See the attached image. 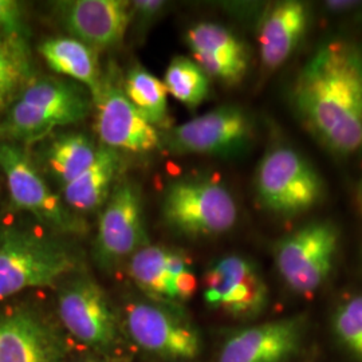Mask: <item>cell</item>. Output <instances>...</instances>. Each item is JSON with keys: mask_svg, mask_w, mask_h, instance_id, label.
Here are the masks:
<instances>
[{"mask_svg": "<svg viewBox=\"0 0 362 362\" xmlns=\"http://www.w3.org/2000/svg\"><path fill=\"white\" fill-rule=\"evenodd\" d=\"M151 245L144 221L143 200L132 181L118 182L103 207L93 255L103 270H113Z\"/></svg>", "mask_w": 362, "mask_h": 362, "instance_id": "cell-11", "label": "cell"}, {"mask_svg": "<svg viewBox=\"0 0 362 362\" xmlns=\"http://www.w3.org/2000/svg\"><path fill=\"white\" fill-rule=\"evenodd\" d=\"M311 10L303 1L270 4L258 25L259 57L264 71H275L293 57L310 26Z\"/></svg>", "mask_w": 362, "mask_h": 362, "instance_id": "cell-19", "label": "cell"}, {"mask_svg": "<svg viewBox=\"0 0 362 362\" xmlns=\"http://www.w3.org/2000/svg\"><path fill=\"white\" fill-rule=\"evenodd\" d=\"M167 8V3L161 0H136L130 1V13L132 21L130 25L134 22L136 27L140 30H145L152 26L157 21L158 16H161Z\"/></svg>", "mask_w": 362, "mask_h": 362, "instance_id": "cell-28", "label": "cell"}, {"mask_svg": "<svg viewBox=\"0 0 362 362\" xmlns=\"http://www.w3.org/2000/svg\"><path fill=\"white\" fill-rule=\"evenodd\" d=\"M39 52L54 73L74 79L90 93L91 98L103 83L97 52L71 37H54L40 43Z\"/></svg>", "mask_w": 362, "mask_h": 362, "instance_id": "cell-21", "label": "cell"}, {"mask_svg": "<svg viewBox=\"0 0 362 362\" xmlns=\"http://www.w3.org/2000/svg\"><path fill=\"white\" fill-rule=\"evenodd\" d=\"M203 297L209 309L238 320H251L267 309L270 294L258 266L242 255L215 260L203 276Z\"/></svg>", "mask_w": 362, "mask_h": 362, "instance_id": "cell-12", "label": "cell"}, {"mask_svg": "<svg viewBox=\"0 0 362 362\" xmlns=\"http://www.w3.org/2000/svg\"><path fill=\"white\" fill-rule=\"evenodd\" d=\"M168 94L180 104L196 109L209 95V77L192 58L177 55L169 62L163 79Z\"/></svg>", "mask_w": 362, "mask_h": 362, "instance_id": "cell-25", "label": "cell"}, {"mask_svg": "<svg viewBox=\"0 0 362 362\" xmlns=\"http://www.w3.org/2000/svg\"><path fill=\"white\" fill-rule=\"evenodd\" d=\"M133 282L151 299L180 305L194 297L199 281L189 257L165 246L148 245L128 260Z\"/></svg>", "mask_w": 362, "mask_h": 362, "instance_id": "cell-15", "label": "cell"}, {"mask_svg": "<svg viewBox=\"0 0 362 362\" xmlns=\"http://www.w3.org/2000/svg\"><path fill=\"white\" fill-rule=\"evenodd\" d=\"M194 61L209 78L227 86L240 83L248 71L250 52L233 30L214 22H200L187 33Z\"/></svg>", "mask_w": 362, "mask_h": 362, "instance_id": "cell-18", "label": "cell"}, {"mask_svg": "<svg viewBox=\"0 0 362 362\" xmlns=\"http://www.w3.org/2000/svg\"><path fill=\"white\" fill-rule=\"evenodd\" d=\"M62 329L34 306L0 310V362H67Z\"/></svg>", "mask_w": 362, "mask_h": 362, "instance_id": "cell-13", "label": "cell"}, {"mask_svg": "<svg viewBox=\"0 0 362 362\" xmlns=\"http://www.w3.org/2000/svg\"><path fill=\"white\" fill-rule=\"evenodd\" d=\"M161 214L169 230L185 238L219 236L238 221L233 194L206 176H185L168 184Z\"/></svg>", "mask_w": 362, "mask_h": 362, "instance_id": "cell-4", "label": "cell"}, {"mask_svg": "<svg viewBox=\"0 0 362 362\" xmlns=\"http://www.w3.org/2000/svg\"><path fill=\"white\" fill-rule=\"evenodd\" d=\"M119 168V152L101 145L90 167L62 188L66 206L76 214L94 212L104 207L113 191V182Z\"/></svg>", "mask_w": 362, "mask_h": 362, "instance_id": "cell-20", "label": "cell"}, {"mask_svg": "<svg viewBox=\"0 0 362 362\" xmlns=\"http://www.w3.org/2000/svg\"><path fill=\"white\" fill-rule=\"evenodd\" d=\"M0 35L30 39L25 3L16 0H0Z\"/></svg>", "mask_w": 362, "mask_h": 362, "instance_id": "cell-27", "label": "cell"}, {"mask_svg": "<svg viewBox=\"0 0 362 362\" xmlns=\"http://www.w3.org/2000/svg\"><path fill=\"white\" fill-rule=\"evenodd\" d=\"M124 327L144 351L167 360H192L202 337L180 306L153 299L133 300L125 309Z\"/></svg>", "mask_w": 362, "mask_h": 362, "instance_id": "cell-9", "label": "cell"}, {"mask_svg": "<svg viewBox=\"0 0 362 362\" xmlns=\"http://www.w3.org/2000/svg\"><path fill=\"white\" fill-rule=\"evenodd\" d=\"M290 103L311 136L337 156L362 149V47L345 37L321 42L299 69Z\"/></svg>", "mask_w": 362, "mask_h": 362, "instance_id": "cell-1", "label": "cell"}, {"mask_svg": "<svg viewBox=\"0 0 362 362\" xmlns=\"http://www.w3.org/2000/svg\"><path fill=\"white\" fill-rule=\"evenodd\" d=\"M98 149L86 134L66 133L52 140L45 152V161L52 177L64 188L90 167Z\"/></svg>", "mask_w": 362, "mask_h": 362, "instance_id": "cell-23", "label": "cell"}, {"mask_svg": "<svg viewBox=\"0 0 362 362\" xmlns=\"http://www.w3.org/2000/svg\"><path fill=\"white\" fill-rule=\"evenodd\" d=\"M91 101L97 113L95 132L105 146L118 152L144 153L163 145L158 130L130 103L117 82L113 69L104 76L101 88Z\"/></svg>", "mask_w": 362, "mask_h": 362, "instance_id": "cell-14", "label": "cell"}, {"mask_svg": "<svg viewBox=\"0 0 362 362\" xmlns=\"http://www.w3.org/2000/svg\"><path fill=\"white\" fill-rule=\"evenodd\" d=\"M79 83L35 77L0 119V140L27 145L46 139L57 128L89 116L91 95Z\"/></svg>", "mask_w": 362, "mask_h": 362, "instance_id": "cell-3", "label": "cell"}, {"mask_svg": "<svg viewBox=\"0 0 362 362\" xmlns=\"http://www.w3.org/2000/svg\"><path fill=\"white\" fill-rule=\"evenodd\" d=\"M124 90L130 103L153 127L168 122V90L163 79L143 66H133L125 78Z\"/></svg>", "mask_w": 362, "mask_h": 362, "instance_id": "cell-24", "label": "cell"}, {"mask_svg": "<svg viewBox=\"0 0 362 362\" xmlns=\"http://www.w3.org/2000/svg\"><path fill=\"white\" fill-rule=\"evenodd\" d=\"M254 122L240 106L224 105L169 130L165 145L176 155L235 157L254 140Z\"/></svg>", "mask_w": 362, "mask_h": 362, "instance_id": "cell-10", "label": "cell"}, {"mask_svg": "<svg viewBox=\"0 0 362 362\" xmlns=\"http://www.w3.org/2000/svg\"><path fill=\"white\" fill-rule=\"evenodd\" d=\"M255 194L262 207L276 216L306 214L324 199L325 184L310 161L288 145H272L259 161Z\"/></svg>", "mask_w": 362, "mask_h": 362, "instance_id": "cell-5", "label": "cell"}, {"mask_svg": "<svg viewBox=\"0 0 362 362\" xmlns=\"http://www.w3.org/2000/svg\"><path fill=\"white\" fill-rule=\"evenodd\" d=\"M79 264L77 250L55 233L30 227L0 230V300L62 282Z\"/></svg>", "mask_w": 362, "mask_h": 362, "instance_id": "cell-2", "label": "cell"}, {"mask_svg": "<svg viewBox=\"0 0 362 362\" xmlns=\"http://www.w3.org/2000/svg\"><path fill=\"white\" fill-rule=\"evenodd\" d=\"M339 231L329 220L306 223L278 240L275 266L286 286L299 296L318 291L336 264Z\"/></svg>", "mask_w": 362, "mask_h": 362, "instance_id": "cell-7", "label": "cell"}, {"mask_svg": "<svg viewBox=\"0 0 362 362\" xmlns=\"http://www.w3.org/2000/svg\"><path fill=\"white\" fill-rule=\"evenodd\" d=\"M333 330L341 345L362 361V294L338 305L333 314Z\"/></svg>", "mask_w": 362, "mask_h": 362, "instance_id": "cell-26", "label": "cell"}, {"mask_svg": "<svg viewBox=\"0 0 362 362\" xmlns=\"http://www.w3.org/2000/svg\"><path fill=\"white\" fill-rule=\"evenodd\" d=\"M78 362H107L103 360V358H95V357H89V358H85V360H81Z\"/></svg>", "mask_w": 362, "mask_h": 362, "instance_id": "cell-29", "label": "cell"}, {"mask_svg": "<svg viewBox=\"0 0 362 362\" xmlns=\"http://www.w3.org/2000/svg\"><path fill=\"white\" fill-rule=\"evenodd\" d=\"M54 11L69 37L95 52L121 43L132 21L130 1L122 0L58 1Z\"/></svg>", "mask_w": 362, "mask_h": 362, "instance_id": "cell-17", "label": "cell"}, {"mask_svg": "<svg viewBox=\"0 0 362 362\" xmlns=\"http://www.w3.org/2000/svg\"><path fill=\"white\" fill-rule=\"evenodd\" d=\"M58 321L69 334L101 356L121 341V322L104 288L86 272H73L58 290Z\"/></svg>", "mask_w": 362, "mask_h": 362, "instance_id": "cell-6", "label": "cell"}, {"mask_svg": "<svg viewBox=\"0 0 362 362\" xmlns=\"http://www.w3.org/2000/svg\"><path fill=\"white\" fill-rule=\"evenodd\" d=\"M34 78L28 39L0 35V119Z\"/></svg>", "mask_w": 362, "mask_h": 362, "instance_id": "cell-22", "label": "cell"}, {"mask_svg": "<svg viewBox=\"0 0 362 362\" xmlns=\"http://www.w3.org/2000/svg\"><path fill=\"white\" fill-rule=\"evenodd\" d=\"M0 169L6 176L13 207L59 235L86 233L85 221L49 187L23 145L0 140Z\"/></svg>", "mask_w": 362, "mask_h": 362, "instance_id": "cell-8", "label": "cell"}, {"mask_svg": "<svg viewBox=\"0 0 362 362\" xmlns=\"http://www.w3.org/2000/svg\"><path fill=\"white\" fill-rule=\"evenodd\" d=\"M303 317L282 318L238 330L221 344L216 362H290L302 348Z\"/></svg>", "mask_w": 362, "mask_h": 362, "instance_id": "cell-16", "label": "cell"}]
</instances>
